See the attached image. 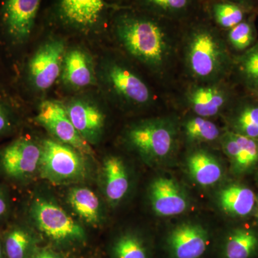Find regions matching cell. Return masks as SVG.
<instances>
[{"label":"cell","instance_id":"1","mask_svg":"<svg viewBox=\"0 0 258 258\" xmlns=\"http://www.w3.org/2000/svg\"><path fill=\"white\" fill-rule=\"evenodd\" d=\"M120 41L129 53L152 67H161L169 54L165 33L157 23L137 18L122 19L117 26Z\"/></svg>","mask_w":258,"mask_h":258},{"label":"cell","instance_id":"2","mask_svg":"<svg viewBox=\"0 0 258 258\" xmlns=\"http://www.w3.org/2000/svg\"><path fill=\"white\" fill-rule=\"evenodd\" d=\"M128 139L147 160L161 161L172 152L175 144V128L168 120H148L131 129Z\"/></svg>","mask_w":258,"mask_h":258},{"label":"cell","instance_id":"3","mask_svg":"<svg viewBox=\"0 0 258 258\" xmlns=\"http://www.w3.org/2000/svg\"><path fill=\"white\" fill-rule=\"evenodd\" d=\"M42 176L53 182H66L83 177L85 165L79 154L70 146L45 140L41 147Z\"/></svg>","mask_w":258,"mask_h":258},{"label":"cell","instance_id":"4","mask_svg":"<svg viewBox=\"0 0 258 258\" xmlns=\"http://www.w3.org/2000/svg\"><path fill=\"white\" fill-rule=\"evenodd\" d=\"M227 55L221 42L212 32L200 30L190 38L187 61L190 71L196 77L209 79L225 66Z\"/></svg>","mask_w":258,"mask_h":258},{"label":"cell","instance_id":"5","mask_svg":"<svg viewBox=\"0 0 258 258\" xmlns=\"http://www.w3.org/2000/svg\"><path fill=\"white\" fill-rule=\"evenodd\" d=\"M32 215L39 229L52 240H82L85 237L82 227L54 203L41 199L35 200Z\"/></svg>","mask_w":258,"mask_h":258},{"label":"cell","instance_id":"6","mask_svg":"<svg viewBox=\"0 0 258 258\" xmlns=\"http://www.w3.org/2000/svg\"><path fill=\"white\" fill-rule=\"evenodd\" d=\"M36 119L62 143L68 144L84 154H91L92 152L87 141L75 128L66 108L57 102H42Z\"/></svg>","mask_w":258,"mask_h":258},{"label":"cell","instance_id":"7","mask_svg":"<svg viewBox=\"0 0 258 258\" xmlns=\"http://www.w3.org/2000/svg\"><path fill=\"white\" fill-rule=\"evenodd\" d=\"M64 53V42L54 40L46 42L35 52L29 64L32 84L39 90L50 88L60 76Z\"/></svg>","mask_w":258,"mask_h":258},{"label":"cell","instance_id":"8","mask_svg":"<svg viewBox=\"0 0 258 258\" xmlns=\"http://www.w3.org/2000/svg\"><path fill=\"white\" fill-rule=\"evenodd\" d=\"M40 5V0H3L0 21L10 37L23 41L30 36Z\"/></svg>","mask_w":258,"mask_h":258},{"label":"cell","instance_id":"9","mask_svg":"<svg viewBox=\"0 0 258 258\" xmlns=\"http://www.w3.org/2000/svg\"><path fill=\"white\" fill-rule=\"evenodd\" d=\"M168 246L174 258H200L209 244L208 230L194 222L176 226L168 237Z\"/></svg>","mask_w":258,"mask_h":258},{"label":"cell","instance_id":"10","mask_svg":"<svg viewBox=\"0 0 258 258\" xmlns=\"http://www.w3.org/2000/svg\"><path fill=\"white\" fill-rule=\"evenodd\" d=\"M41 152V148L31 141L18 139L5 149L2 157L3 169L12 177L30 175L40 164Z\"/></svg>","mask_w":258,"mask_h":258},{"label":"cell","instance_id":"11","mask_svg":"<svg viewBox=\"0 0 258 258\" xmlns=\"http://www.w3.org/2000/svg\"><path fill=\"white\" fill-rule=\"evenodd\" d=\"M150 200L153 210L162 217L175 216L188 208L184 191L175 180L167 177L154 179L150 186Z\"/></svg>","mask_w":258,"mask_h":258},{"label":"cell","instance_id":"12","mask_svg":"<svg viewBox=\"0 0 258 258\" xmlns=\"http://www.w3.org/2000/svg\"><path fill=\"white\" fill-rule=\"evenodd\" d=\"M70 119L80 135L86 141L98 138L104 126V115L94 105L78 100L66 108Z\"/></svg>","mask_w":258,"mask_h":258},{"label":"cell","instance_id":"13","mask_svg":"<svg viewBox=\"0 0 258 258\" xmlns=\"http://www.w3.org/2000/svg\"><path fill=\"white\" fill-rule=\"evenodd\" d=\"M107 75L115 92L125 99L137 104L150 101L151 93L147 85L130 70L120 64H112Z\"/></svg>","mask_w":258,"mask_h":258},{"label":"cell","instance_id":"14","mask_svg":"<svg viewBox=\"0 0 258 258\" xmlns=\"http://www.w3.org/2000/svg\"><path fill=\"white\" fill-rule=\"evenodd\" d=\"M105 0H60L59 13L66 23L81 28H91L99 22Z\"/></svg>","mask_w":258,"mask_h":258},{"label":"cell","instance_id":"15","mask_svg":"<svg viewBox=\"0 0 258 258\" xmlns=\"http://www.w3.org/2000/svg\"><path fill=\"white\" fill-rule=\"evenodd\" d=\"M222 147L237 172L247 170L258 161V139L227 132L222 139Z\"/></svg>","mask_w":258,"mask_h":258},{"label":"cell","instance_id":"16","mask_svg":"<svg viewBox=\"0 0 258 258\" xmlns=\"http://www.w3.org/2000/svg\"><path fill=\"white\" fill-rule=\"evenodd\" d=\"M224 211L231 215L245 217L256 206L255 195L252 189L240 185H231L222 190L219 196Z\"/></svg>","mask_w":258,"mask_h":258},{"label":"cell","instance_id":"17","mask_svg":"<svg viewBox=\"0 0 258 258\" xmlns=\"http://www.w3.org/2000/svg\"><path fill=\"white\" fill-rule=\"evenodd\" d=\"M64 79L69 85L83 88L92 84L94 75L91 62L86 52L74 49L64 55Z\"/></svg>","mask_w":258,"mask_h":258},{"label":"cell","instance_id":"18","mask_svg":"<svg viewBox=\"0 0 258 258\" xmlns=\"http://www.w3.org/2000/svg\"><path fill=\"white\" fill-rule=\"evenodd\" d=\"M190 176L201 186H212L222 176V166L212 154L203 151L193 153L187 159Z\"/></svg>","mask_w":258,"mask_h":258},{"label":"cell","instance_id":"19","mask_svg":"<svg viewBox=\"0 0 258 258\" xmlns=\"http://www.w3.org/2000/svg\"><path fill=\"white\" fill-rule=\"evenodd\" d=\"M105 191L107 198L113 203L120 201L126 195L129 179L126 168L121 159L109 157L104 161Z\"/></svg>","mask_w":258,"mask_h":258},{"label":"cell","instance_id":"20","mask_svg":"<svg viewBox=\"0 0 258 258\" xmlns=\"http://www.w3.org/2000/svg\"><path fill=\"white\" fill-rule=\"evenodd\" d=\"M225 91L212 86L196 88L190 95L194 111L200 117L208 118L217 114L227 102Z\"/></svg>","mask_w":258,"mask_h":258},{"label":"cell","instance_id":"21","mask_svg":"<svg viewBox=\"0 0 258 258\" xmlns=\"http://www.w3.org/2000/svg\"><path fill=\"white\" fill-rule=\"evenodd\" d=\"M69 203L84 221L90 224L99 221V200L92 190L86 187L74 188L69 192Z\"/></svg>","mask_w":258,"mask_h":258},{"label":"cell","instance_id":"22","mask_svg":"<svg viewBox=\"0 0 258 258\" xmlns=\"http://www.w3.org/2000/svg\"><path fill=\"white\" fill-rule=\"evenodd\" d=\"M258 249V236L254 231L237 228L227 237L224 249L225 258H250Z\"/></svg>","mask_w":258,"mask_h":258},{"label":"cell","instance_id":"23","mask_svg":"<svg viewBox=\"0 0 258 258\" xmlns=\"http://www.w3.org/2000/svg\"><path fill=\"white\" fill-rule=\"evenodd\" d=\"M236 69L241 82L249 92H258V39L250 48L237 57Z\"/></svg>","mask_w":258,"mask_h":258},{"label":"cell","instance_id":"24","mask_svg":"<svg viewBox=\"0 0 258 258\" xmlns=\"http://www.w3.org/2000/svg\"><path fill=\"white\" fill-rule=\"evenodd\" d=\"M233 124L235 132L249 138L258 139L257 99L255 98L254 101H244L240 103L236 110Z\"/></svg>","mask_w":258,"mask_h":258},{"label":"cell","instance_id":"25","mask_svg":"<svg viewBox=\"0 0 258 258\" xmlns=\"http://www.w3.org/2000/svg\"><path fill=\"white\" fill-rule=\"evenodd\" d=\"M228 40L235 50L244 52L248 50L257 41V34L253 24L244 20L238 25L230 29Z\"/></svg>","mask_w":258,"mask_h":258},{"label":"cell","instance_id":"26","mask_svg":"<svg viewBox=\"0 0 258 258\" xmlns=\"http://www.w3.org/2000/svg\"><path fill=\"white\" fill-rule=\"evenodd\" d=\"M185 131L188 138L200 142H212L220 135V130L215 123L200 116L188 120Z\"/></svg>","mask_w":258,"mask_h":258},{"label":"cell","instance_id":"27","mask_svg":"<svg viewBox=\"0 0 258 258\" xmlns=\"http://www.w3.org/2000/svg\"><path fill=\"white\" fill-rule=\"evenodd\" d=\"M217 23L226 29H231L244 20V11L240 5L232 3H220L214 8Z\"/></svg>","mask_w":258,"mask_h":258},{"label":"cell","instance_id":"28","mask_svg":"<svg viewBox=\"0 0 258 258\" xmlns=\"http://www.w3.org/2000/svg\"><path fill=\"white\" fill-rule=\"evenodd\" d=\"M116 258H147V249L137 236L126 234L121 236L114 245Z\"/></svg>","mask_w":258,"mask_h":258},{"label":"cell","instance_id":"29","mask_svg":"<svg viewBox=\"0 0 258 258\" xmlns=\"http://www.w3.org/2000/svg\"><path fill=\"white\" fill-rule=\"evenodd\" d=\"M30 244L28 232L21 229L12 231L6 239V252L8 258H25Z\"/></svg>","mask_w":258,"mask_h":258},{"label":"cell","instance_id":"30","mask_svg":"<svg viewBox=\"0 0 258 258\" xmlns=\"http://www.w3.org/2000/svg\"><path fill=\"white\" fill-rule=\"evenodd\" d=\"M149 3L163 9L179 10L187 5L188 0H147Z\"/></svg>","mask_w":258,"mask_h":258},{"label":"cell","instance_id":"31","mask_svg":"<svg viewBox=\"0 0 258 258\" xmlns=\"http://www.w3.org/2000/svg\"><path fill=\"white\" fill-rule=\"evenodd\" d=\"M10 122L8 113L3 106L0 104V134L3 133L9 128Z\"/></svg>","mask_w":258,"mask_h":258},{"label":"cell","instance_id":"32","mask_svg":"<svg viewBox=\"0 0 258 258\" xmlns=\"http://www.w3.org/2000/svg\"><path fill=\"white\" fill-rule=\"evenodd\" d=\"M35 258H59L56 254L52 253V252H48V251H43L40 252V254H37Z\"/></svg>","mask_w":258,"mask_h":258},{"label":"cell","instance_id":"33","mask_svg":"<svg viewBox=\"0 0 258 258\" xmlns=\"http://www.w3.org/2000/svg\"><path fill=\"white\" fill-rule=\"evenodd\" d=\"M7 210V203L3 195L0 194V217L4 215Z\"/></svg>","mask_w":258,"mask_h":258},{"label":"cell","instance_id":"34","mask_svg":"<svg viewBox=\"0 0 258 258\" xmlns=\"http://www.w3.org/2000/svg\"><path fill=\"white\" fill-rule=\"evenodd\" d=\"M252 96L254 97V98H256V99L258 100V92L252 93Z\"/></svg>","mask_w":258,"mask_h":258},{"label":"cell","instance_id":"35","mask_svg":"<svg viewBox=\"0 0 258 258\" xmlns=\"http://www.w3.org/2000/svg\"><path fill=\"white\" fill-rule=\"evenodd\" d=\"M256 206H257V218L258 220V199H257V201H256Z\"/></svg>","mask_w":258,"mask_h":258},{"label":"cell","instance_id":"36","mask_svg":"<svg viewBox=\"0 0 258 258\" xmlns=\"http://www.w3.org/2000/svg\"><path fill=\"white\" fill-rule=\"evenodd\" d=\"M1 254H2L1 248H0V258H1Z\"/></svg>","mask_w":258,"mask_h":258},{"label":"cell","instance_id":"37","mask_svg":"<svg viewBox=\"0 0 258 258\" xmlns=\"http://www.w3.org/2000/svg\"><path fill=\"white\" fill-rule=\"evenodd\" d=\"M240 1H242V0H240Z\"/></svg>","mask_w":258,"mask_h":258}]
</instances>
